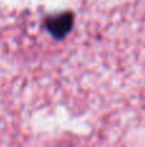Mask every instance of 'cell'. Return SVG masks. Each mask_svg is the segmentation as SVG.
Wrapping results in <instances>:
<instances>
[{
    "label": "cell",
    "instance_id": "cell-1",
    "mask_svg": "<svg viewBox=\"0 0 145 147\" xmlns=\"http://www.w3.org/2000/svg\"><path fill=\"white\" fill-rule=\"evenodd\" d=\"M45 27L55 39H63L73 27V14L69 12L50 16L45 20Z\"/></svg>",
    "mask_w": 145,
    "mask_h": 147
}]
</instances>
